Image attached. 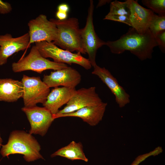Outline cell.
<instances>
[{
	"label": "cell",
	"mask_w": 165,
	"mask_h": 165,
	"mask_svg": "<svg viewBox=\"0 0 165 165\" xmlns=\"http://www.w3.org/2000/svg\"><path fill=\"white\" fill-rule=\"evenodd\" d=\"M106 45L113 53L119 54L129 51L141 61L152 58L153 49L158 46L149 29L141 34L132 27L117 40L106 42Z\"/></svg>",
	"instance_id": "6da1fadb"
},
{
	"label": "cell",
	"mask_w": 165,
	"mask_h": 165,
	"mask_svg": "<svg viewBox=\"0 0 165 165\" xmlns=\"http://www.w3.org/2000/svg\"><path fill=\"white\" fill-rule=\"evenodd\" d=\"M41 146L31 134L23 130H14L11 133L6 144L2 145L0 151L3 157L11 154L23 155L27 162L44 160L40 152Z\"/></svg>",
	"instance_id": "7a4b0ae2"
},
{
	"label": "cell",
	"mask_w": 165,
	"mask_h": 165,
	"mask_svg": "<svg viewBox=\"0 0 165 165\" xmlns=\"http://www.w3.org/2000/svg\"><path fill=\"white\" fill-rule=\"evenodd\" d=\"M58 29L56 40L53 42L63 50L86 54L82 44L80 29L77 18L71 17L64 20L50 19Z\"/></svg>",
	"instance_id": "3957f363"
},
{
	"label": "cell",
	"mask_w": 165,
	"mask_h": 165,
	"mask_svg": "<svg viewBox=\"0 0 165 165\" xmlns=\"http://www.w3.org/2000/svg\"><path fill=\"white\" fill-rule=\"evenodd\" d=\"M35 44L40 54L45 58H51L57 63L77 64L86 70L92 67L89 59L82 56L80 53H73L59 48L53 42L42 41L35 42Z\"/></svg>",
	"instance_id": "277c9868"
},
{
	"label": "cell",
	"mask_w": 165,
	"mask_h": 165,
	"mask_svg": "<svg viewBox=\"0 0 165 165\" xmlns=\"http://www.w3.org/2000/svg\"><path fill=\"white\" fill-rule=\"evenodd\" d=\"M14 72L31 70L39 73L48 69L57 70L68 67L65 64L57 63L50 61L42 56L35 45L33 46L29 53L17 62L12 64Z\"/></svg>",
	"instance_id": "5b68a950"
},
{
	"label": "cell",
	"mask_w": 165,
	"mask_h": 165,
	"mask_svg": "<svg viewBox=\"0 0 165 165\" xmlns=\"http://www.w3.org/2000/svg\"><path fill=\"white\" fill-rule=\"evenodd\" d=\"M94 5L93 0H90L88 15L84 27L80 29V34L82 48L88 55V59L92 66L97 64L96 57L97 50L106 45V42L98 36L94 29L93 22Z\"/></svg>",
	"instance_id": "8992f818"
},
{
	"label": "cell",
	"mask_w": 165,
	"mask_h": 165,
	"mask_svg": "<svg viewBox=\"0 0 165 165\" xmlns=\"http://www.w3.org/2000/svg\"><path fill=\"white\" fill-rule=\"evenodd\" d=\"M21 82L23 86L24 107H31L37 104H43L50 92V88L39 77H29L24 75Z\"/></svg>",
	"instance_id": "52a82bcc"
},
{
	"label": "cell",
	"mask_w": 165,
	"mask_h": 165,
	"mask_svg": "<svg viewBox=\"0 0 165 165\" xmlns=\"http://www.w3.org/2000/svg\"><path fill=\"white\" fill-rule=\"evenodd\" d=\"M30 36L29 46L37 42H52L57 38L58 29L55 23L48 20L46 15L40 14L28 23Z\"/></svg>",
	"instance_id": "ba28073f"
},
{
	"label": "cell",
	"mask_w": 165,
	"mask_h": 165,
	"mask_svg": "<svg viewBox=\"0 0 165 165\" xmlns=\"http://www.w3.org/2000/svg\"><path fill=\"white\" fill-rule=\"evenodd\" d=\"M22 110L27 116L31 126L29 133L44 136L54 119L50 111L44 107H24Z\"/></svg>",
	"instance_id": "9c48e42d"
},
{
	"label": "cell",
	"mask_w": 165,
	"mask_h": 165,
	"mask_svg": "<svg viewBox=\"0 0 165 165\" xmlns=\"http://www.w3.org/2000/svg\"><path fill=\"white\" fill-rule=\"evenodd\" d=\"M102 101L97 93L95 86L82 88L76 90L66 105L56 114L71 113L84 107L98 104Z\"/></svg>",
	"instance_id": "30bf717a"
},
{
	"label": "cell",
	"mask_w": 165,
	"mask_h": 165,
	"mask_svg": "<svg viewBox=\"0 0 165 165\" xmlns=\"http://www.w3.org/2000/svg\"><path fill=\"white\" fill-rule=\"evenodd\" d=\"M81 76L77 70L68 67L51 72L49 75H44L43 81L50 88L59 86L75 88L80 82Z\"/></svg>",
	"instance_id": "8fae6325"
},
{
	"label": "cell",
	"mask_w": 165,
	"mask_h": 165,
	"mask_svg": "<svg viewBox=\"0 0 165 165\" xmlns=\"http://www.w3.org/2000/svg\"><path fill=\"white\" fill-rule=\"evenodd\" d=\"M93 67L92 73L97 76L109 88L115 96L116 101L120 108H123L130 103V95L108 69L97 64Z\"/></svg>",
	"instance_id": "7c38bea8"
},
{
	"label": "cell",
	"mask_w": 165,
	"mask_h": 165,
	"mask_svg": "<svg viewBox=\"0 0 165 165\" xmlns=\"http://www.w3.org/2000/svg\"><path fill=\"white\" fill-rule=\"evenodd\" d=\"M29 40L28 32L16 38L9 34L0 35V65L6 63L13 54L29 48Z\"/></svg>",
	"instance_id": "4fadbf2b"
},
{
	"label": "cell",
	"mask_w": 165,
	"mask_h": 165,
	"mask_svg": "<svg viewBox=\"0 0 165 165\" xmlns=\"http://www.w3.org/2000/svg\"><path fill=\"white\" fill-rule=\"evenodd\" d=\"M130 19L132 27L140 34H143L149 27L154 14L150 9L143 7L137 0H130Z\"/></svg>",
	"instance_id": "5bb4252c"
},
{
	"label": "cell",
	"mask_w": 165,
	"mask_h": 165,
	"mask_svg": "<svg viewBox=\"0 0 165 165\" xmlns=\"http://www.w3.org/2000/svg\"><path fill=\"white\" fill-rule=\"evenodd\" d=\"M107 105V103L102 101L98 104L84 107L71 113L52 115L53 118L55 119L62 117H79L90 125L94 126L102 119Z\"/></svg>",
	"instance_id": "9a60e30c"
},
{
	"label": "cell",
	"mask_w": 165,
	"mask_h": 165,
	"mask_svg": "<svg viewBox=\"0 0 165 165\" xmlns=\"http://www.w3.org/2000/svg\"><path fill=\"white\" fill-rule=\"evenodd\" d=\"M75 88L56 87L52 89L42 104L52 115L56 114L59 108L67 104L74 94Z\"/></svg>",
	"instance_id": "2e32d148"
},
{
	"label": "cell",
	"mask_w": 165,
	"mask_h": 165,
	"mask_svg": "<svg viewBox=\"0 0 165 165\" xmlns=\"http://www.w3.org/2000/svg\"><path fill=\"white\" fill-rule=\"evenodd\" d=\"M23 94L21 81L11 79H0V101L15 102L22 97Z\"/></svg>",
	"instance_id": "e0dca14e"
},
{
	"label": "cell",
	"mask_w": 165,
	"mask_h": 165,
	"mask_svg": "<svg viewBox=\"0 0 165 165\" xmlns=\"http://www.w3.org/2000/svg\"><path fill=\"white\" fill-rule=\"evenodd\" d=\"M57 156L72 160H81L85 162L88 161L83 152L82 144L80 142L76 143L74 141H72L67 145L52 154L51 157H53Z\"/></svg>",
	"instance_id": "ac0fdd59"
},
{
	"label": "cell",
	"mask_w": 165,
	"mask_h": 165,
	"mask_svg": "<svg viewBox=\"0 0 165 165\" xmlns=\"http://www.w3.org/2000/svg\"><path fill=\"white\" fill-rule=\"evenodd\" d=\"M108 13L125 15L130 17V0L124 2L117 0L111 2Z\"/></svg>",
	"instance_id": "d6986e66"
},
{
	"label": "cell",
	"mask_w": 165,
	"mask_h": 165,
	"mask_svg": "<svg viewBox=\"0 0 165 165\" xmlns=\"http://www.w3.org/2000/svg\"><path fill=\"white\" fill-rule=\"evenodd\" d=\"M149 29L154 36L159 32L165 31V15L159 16L154 14Z\"/></svg>",
	"instance_id": "ffe728a7"
},
{
	"label": "cell",
	"mask_w": 165,
	"mask_h": 165,
	"mask_svg": "<svg viewBox=\"0 0 165 165\" xmlns=\"http://www.w3.org/2000/svg\"><path fill=\"white\" fill-rule=\"evenodd\" d=\"M141 2L158 15H165V0H142Z\"/></svg>",
	"instance_id": "44dd1931"
},
{
	"label": "cell",
	"mask_w": 165,
	"mask_h": 165,
	"mask_svg": "<svg viewBox=\"0 0 165 165\" xmlns=\"http://www.w3.org/2000/svg\"><path fill=\"white\" fill-rule=\"evenodd\" d=\"M163 151L162 148L160 146H158L153 150L148 153L141 155L137 156L131 165H138L148 158L151 156H157L162 153Z\"/></svg>",
	"instance_id": "7402d4cb"
},
{
	"label": "cell",
	"mask_w": 165,
	"mask_h": 165,
	"mask_svg": "<svg viewBox=\"0 0 165 165\" xmlns=\"http://www.w3.org/2000/svg\"><path fill=\"white\" fill-rule=\"evenodd\" d=\"M104 19L122 22L132 27L130 17L126 16L110 14L108 13L105 16Z\"/></svg>",
	"instance_id": "603a6c76"
},
{
	"label": "cell",
	"mask_w": 165,
	"mask_h": 165,
	"mask_svg": "<svg viewBox=\"0 0 165 165\" xmlns=\"http://www.w3.org/2000/svg\"><path fill=\"white\" fill-rule=\"evenodd\" d=\"M156 41L161 51L165 52V31H162L154 36Z\"/></svg>",
	"instance_id": "cb8c5ba5"
},
{
	"label": "cell",
	"mask_w": 165,
	"mask_h": 165,
	"mask_svg": "<svg viewBox=\"0 0 165 165\" xmlns=\"http://www.w3.org/2000/svg\"><path fill=\"white\" fill-rule=\"evenodd\" d=\"M12 8L11 5L0 0V13L2 14L7 13L10 12Z\"/></svg>",
	"instance_id": "d4e9b609"
},
{
	"label": "cell",
	"mask_w": 165,
	"mask_h": 165,
	"mask_svg": "<svg viewBox=\"0 0 165 165\" xmlns=\"http://www.w3.org/2000/svg\"><path fill=\"white\" fill-rule=\"evenodd\" d=\"M69 10L68 6L65 3H62L58 6L57 11L68 13Z\"/></svg>",
	"instance_id": "484cf974"
},
{
	"label": "cell",
	"mask_w": 165,
	"mask_h": 165,
	"mask_svg": "<svg viewBox=\"0 0 165 165\" xmlns=\"http://www.w3.org/2000/svg\"><path fill=\"white\" fill-rule=\"evenodd\" d=\"M56 16L58 20H64L67 19L68 13L57 11L56 13Z\"/></svg>",
	"instance_id": "4316f807"
},
{
	"label": "cell",
	"mask_w": 165,
	"mask_h": 165,
	"mask_svg": "<svg viewBox=\"0 0 165 165\" xmlns=\"http://www.w3.org/2000/svg\"><path fill=\"white\" fill-rule=\"evenodd\" d=\"M111 0H99L97 5V7H98L105 4L107 3L111 2Z\"/></svg>",
	"instance_id": "83f0119b"
},
{
	"label": "cell",
	"mask_w": 165,
	"mask_h": 165,
	"mask_svg": "<svg viewBox=\"0 0 165 165\" xmlns=\"http://www.w3.org/2000/svg\"><path fill=\"white\" fill-rule=\"evenodd\" d=\"M2 140L0 134V148L1 147V146L2 145Z\"/></svg>",
	"instance_id": "f1b7e54d"
}]
</instances>
